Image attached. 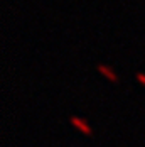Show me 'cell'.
Segmentation results:
<instances>
[{
    "mask_svg": "<svg viewBox=\"0 0 145 147\" xmlns=\"http://www.w3.org/2000/svg\"><path fill=\"white\" fill-rule=\"evenodd\" d=\"M69 123H71V127H74L78 132H81L83 135H86V137H91L93 135V127L89 125V122H88L86 118L83 117H78V115H72L69 118Z\"/></svg>",
    "mask_w": 145,
    "mask_h": 147,
    "instance_id": "6da1fadb",
    "label": "cell"
},
{
    "mask_svg": "<svg viewBox=\"0 0 145 147\" xmlns=\"http://www.w3.org/2000/svg\"><path fill=\"white\" fill-rule=\"evenodd\" d=\"M96 69H98V73L101 74L105 80H108L110 83H118V81H120V78H118L116 71L110 66V64L101 63V64H98V66H96Z\"/></svg>",
    "mask_w": 145,
    "mask_h": 147,
    "instance_id": "7a4b0ae2",
    "label": "cell"
},
{
    "mask_svg": "<svg viewBox=\"0 0 145 147\" xmlns=\"http://www.w3.org/2000/svg\"><path fill=\"white\" fill-rule=\"evenodd\" d=\"M135 78H137V81H138V83L145 88V73H137V74H135Z\"/></svg>",
    "mask_w": 145,
    "mask_h": 147,
    "instance_id": "3957f363",
    "label": "cell"
}]
</instances>
